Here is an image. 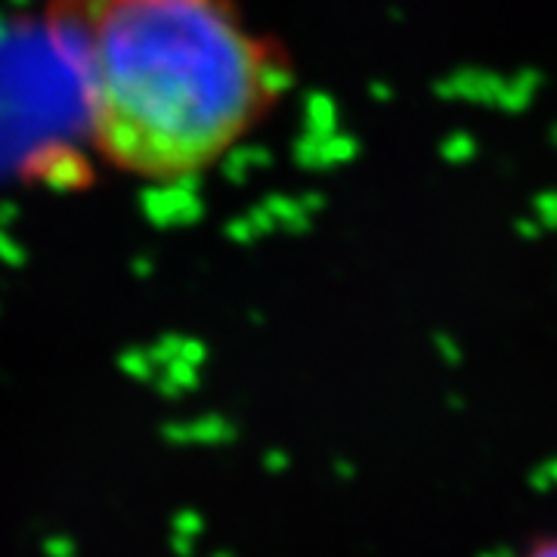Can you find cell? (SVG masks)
I'll return each instance as SVG.
<instances>
[{"instance_id":"obj_1","label":"cell","mask_w":557,"mask_h":557,"mask_svg":"<svg viewBox=\"0 0 557 557\" xmlns=\"http://www.w3.org/2000/svg\"><path fill=\"white\" fill-rule=\"evenodd\" d=\"M94 149L139 180L199 177L288 90V60L236 0H50Z\"/></svg>"},{"instance_id":"obj_2","label":"cell","mask_w":557,"mask_h":557,"mask_svg":"<svg viewBox=\"0 0 557 557\" xmlns=\"http://www.w3.org/2000/svg\"><path fill=\"white\" fill-rule=\"evenodd\" d=\"M523 557H557V536L539 539L536 545H533Z\"/></svg>"}]
</instances>
